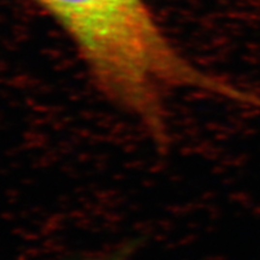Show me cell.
<instances>
[{
  "instance_id": "obj_1",
  "label": "cell",
  "mask_w": 260,
  "mask_h": 260,
  "mask_svg": "<svg viewBox=\"0 0 260 260\" xmlns=\"http://www.w3.org/2000/svg\"><path fill=\"white\" fill-rule=\"evenodd\" d=\"M69 34L98 88L169 147L164 96L200 89L260 107V98L193 65L170 43L146 0H31Z\"/></svg>"
}]
</instances>
